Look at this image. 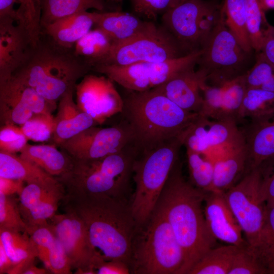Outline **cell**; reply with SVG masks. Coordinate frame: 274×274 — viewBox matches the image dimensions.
<instances>
[{
    "label": "cell",
    "mask_w": 274,
    "mask_h": 274,
    "mask_svg": "<svg viewBox=\"0 0 274 274\" xmlns=\"http://www.w3.org/2000/svg\"><path fill=\"white\" fill-rule=\"evenodd\" d=\"M207 192L184 178L180 159L173 168L155 208L165 217L182 249L185 262L181 274L191 268L212 248L216 239L205 218L203 204Z\"/></svg>",
    "instance_id": "obj_1"
},
{
    "label": "cell",
    "mask_w": 274,
    "mask_h": 274,
    "mask_svg": "<svg viewBox=\"0 0 274 274\" xmlns=\"http://www.w3.org/2000/svg\"><path fill=\"white\" fill-rule=\"evenodd\" d=\"M64 209L83 221L95 258L129 266L138 227L125 197L64 196Z\"/></svg>",
    "instance_id": "obj_2"
},
{
    "label": "cell",
    "mask_w": 274,
    "mask_h": 274,
    "mask_svg": "<svg viewBox=\"0 0 274 274\" xmlns=\"http://www.w3.org/2000/svg\"><path fill=\"white\" fill-rule=\"evenodd\" d=\"M126 90L121 113L139 154L180 139L198 115L183 110L154 89Z\"/></svg>",
    "instance_id": "obj_3"
},
{
    "label": "cell",
    "mask_w": 274,
    "mask_h": 274,
    "mask_svg": "<svg viewBox=\"0 0 274 274\" xmlns=\"http://www.w3.org/2000/svg\"><path fill=\"white\" fill-rule=\"evenodd\" d=\"M92 68L76 56L73 49L60 47L42 33L37 45L31 48L24 62L12 76L56 104L64 93L75 90L77 81Z\"/></svg>",
    "instance_id": "obj_4"
},
{
    "label": "cell",
    "mask_w": 274,
    "mask_h": 274,
    "mask_svg": "<svg viewBox=\"0 0 274 274\" xmlns=\"http://www.w3.org/2000/svg\"><path fill=\"white\" fill-rule=\"evenodd\" d=\"M139 155L130 145L103 157L72 159L70 168L57 179L67 197H125L132 179L133 165Z\"/></svg>",
    "instance_id": "obj_5"
},
{
    "label": "cell",
    "mask_w": 274,
    "mask_h": 274,
    "mask_svg": "<svg viewBox=\"0 0 274 274\" xmlns=\"http://www.w3.org/2000/svg\"><path fill=\"white\" fill-rule=\"evenodd\" d=\"M182 146L180 139H175L139 154L135 159L132 173L135 189L130 206L138 229L154 210L169 174L180 159Z\"/></svg>",
    "instance_id": "obj_6"
},
{
    "label": "cell",
    "mask_w": 274,
    "mask_h": 274,
    "mask_svg": "<svg viewBox=\"0 0 274 274\" xmlns=\"http://www.w3.org/2000/svg\"><path fill=\"white\" fill-rule=\"evenodd\" d=\"M135 235L129 264L135 274H181L183 251L163 215L155 208ZM136 235V234H135Z\"/></svg>",
    "instance_id": "obj_7"
},
{
    "label": "cell",
    "mask_w": 274,
    "mask_h": 274,
    "mask_svg": "<svg viewBox=\"0 0 274 274\" xmlns=\"http://www.w3.org/2000/svg\"><path fill=\"white\" fill-rule=\"evenodd\" d=\"M221 5L187 0L162 15V26L186 54L201 51L221 17Z\"/></svg>",
    "instance_id": "obj_8"
},
{
    "label": "cell",
    "mask_w": 274,
    "mask_h": 274,
    "mask_svg": "<svg viewBox=\"0 0 274 274\" xmlns=\"http://www.w3.org/2000/svg\"><path fill=\"white\" fill-rule=\"evenodd\" d=\"M201 51L197 65L209 85H222L244 75L251 67L253 52H247L240 45L226 25L222 12Z\"/></svg>",
    "instance_id": "obj_9"
},
{
    "label": "cell",
    "mask_w": 274,
    "mask_h": 274,
    "mask_svg": "<svg viewBox=\"0 0 274 274\" xmlns=\"http://www.w3.org/2000/svg\"><path fill=\"white\" fill-rule=\"evenodd\" d=\"M185 55L174 38L162 25L153 21L135 36L114 45L109 54L95 65L123 66L143 62H160Z\"/></svg>",
    "instance_id": "obj_10"
},
{
    "label": "cell",
    "mask_w": 274,
    "mask_h": 274,
    "mask_svg": "<svg viewBox=\"0 0 274 274\" xmlns=\"http://www.w3.org/2000/svg\"><path fill=\"white\" fill-rule=\"evenodd\" d=\"M201 52L196 51L160 62H143L123 66L97 64L92 67V71L108 77L126 90L147 91L197 65Z\"/></svg>",
    "instance_id": "obj_11"
},
{
    "label": "cell",
    "mask_w": 274,
    "mask_h": 274,
    "mask_svg": "<svg viewBox=\"0 0 274 274\" xmlns=\"http://www.w3.org/2000/svg\"><path fill=\"white\" fill-rule=\"evenodd\" d=\"M261 169L257 167L246 174L224 192L226 202L249 246L255 243L267 211L261 192Z\"/></svg>",
    "instance_id": "obj_12"
},
{
    "label": "cell",
    "mask_w": 274,
    "mask_h": 274,
    "mask_svg": "<svg viewBox=\"0 0 274 274\" xmlns=\"http://www.w3.org/2000/svg\"><path fill=\"white\" fill-rule=\"evenodd\" d=\"M132 144L130 131L123 121L109 127L93 126L60 144L74 159H90L117 153Z\"/></svg>",
    "instance_id": "obj_13"
},
{
    "label": "cell",
    "mask_w": 274,
    "mask_h": 274,
    "mask_svg": "<svg viewBox=\"0 0 274 274\" xmlns=\"http://www.w3.org/2000/svg\"><path fill=\"white\" fill-rule=\"evenodd\" d=\"M55 105L13 76L0 80L2 126L20 127L35 114H51V108H54Z\"/></svg>",
    "instance_id": "obj_14"
},
{
    "label": "cell",
    "mask_w": 274,
    "mask_h": 274,
    "mask_svg": "<svg viewBox=\"0 0 274 274\" xmlns=\"http://www.w3.org/2000/svg\"><path fill=\"white\" fill-rule=\"evenodd\" d=\"M114 82L108 77L87 74L75 88L77 105L90 115L97 124L121 113L123 99L116 89Z\"/></svg>",
    "instance_id": "obj_15"
},
{
    "label": "cell",
    "mask_w": 274,
    "mask_h": 274,
    "mask_svg": "<svg viewBox=\"0 0 274 274\" xmlns=\"http://www.w3.org/2000/svg\"><path fill=\"white\" fill-rule=\"evenodd\" d=\"M236 122L210 119L199 114L180 139L186 149L212 156L244 139Z\"/></svg>",
    "instance_id": "obj_16"
},
{
    "label": "cell",
    "mask_w": 274,
    "mask_h": 274,
    "mask_svg": "<svg viewBox=\"0 0 274 274\" xmlns=\"http://www.w3.org/2000/svg\"><path fill=\"white\" fill-rule=\"evenodd\" d=\"M48 222L62 244L76 273L93 274L91 267L95 256L90 245L85 225L74 212L64 209Z\"/></svg>",
    "instance_id": "obj_17"
},
{
    "label": "cell",
    "mask_w": 274,
    "mask_h": 274,
    "mask_svg": "<svg viewBox=\"0 0 274 274\" xmlns=\"http://www.w3.org/2000/svg\"><path fill=\"white\" fill-rule=\"evenodd\" d=\"M244 75L220 86L206 82L201 88L203 101L198 114L212 119L241 122V109L247 89Z\"/></svg>",
    "instance_id": "obj_18"
},
{
    "label": "cell",
    "mask_w": 274,
    "mask_h": 274,
    "mask_svg": "<svg viewBox=\"0 0 274 274\" xmlns=\"http://www.w3.org/2000/svg\"><path fill=\"white\" fill-rule=\"evenodd\" d=\"M204 214L208 228L216 240L238 247L248 244L243 231L230 209L224 193L207 192L203 204Z\"/></svg>",
    "instance_id": "obj_19"
},
{
    "label": "cell",
    "mask_w": 274,
    "mask_h": 274,
    "mask_svg": "<svg viewBox=\"0 0 274 274\" xmlns=\"http://www.w3.org/2000/svg\"><path fill=\"white\" fill-rule=\"evenodd\" d=\"M195 66L182 71L153 89L183 110L198 114L202 105L201 88L206 82V77Z\"/></svg>",
    "instance_id": "obj_20"
},
{
    "label": "cell",
    "mask_w": 274,
    "mask_h": 274,
    "mask_svg": "<svg viewBox=\"0 0 274 274\" xmlns=\"http://www.w3.org/2000/svg\"><path fill=\"white\" fill-rule=\"evenodd\" d=\"M33 47L26 30L12 21H0V80L11 77Z\"/></svg>",
    "instance_id": "obj_21"
},
{
    "label": "cell",
    "mask_w": 274,
    "mask_h": 274,
    "mask_svg": "<svg viewBox=\"0 0 274 274\" xmlns=\"http://www.w3.org/2000/svg\"><path fill=\"white\" fill-rule=\"evenodd\" d=\"M212 191L224 193L247 174V154L244 139L214 153Z\"/></svg>",
    "instance_id": "obj_22"
},
{
    "label": "cell",
    "mask_w": 274,
    "mask_h": 274,
    "mask_svg": "<svg viewBox=\"0 0 274 274\" xmlns=\"http://www.w3.org/2000/svg\"><path fill=\"white\" fill-rule=\"evenodd\" d=\"M241 129L247 154V173L274 158V114L249 121Z\"/></svg>",
    "instance_id": "obj_23"
},
{
    "label": "cell",
    "mask_w": 274,
    "mask_h": 274,
    "mask_svg": "<svg viewBox=\"0 0 274 274\" xmlns=\"http://www.w3.org/2000/svg\"><path fill=\"white\" fill-rule=\"evenodd\" d=\"M95 12L83 11L58 19L42 29V33L62 48L73 49L76 43L95 25Z\"/></svg>",
    "instance_id": "obj_24"
},
{
    "label": "cell",
    "mask_w": 274,
    "mask_h": 274,
    "mask_svg": "<svg viewBox=\"0 0 274 274\" xmlns=\"http://www.w3.org/2000/svg\"><path fill=\"white\" fill-rule=\"evenodd\" d=\"M153 21L118 11L95 12L94 26L104 31L114 45L124 42L147 29Z\"/></svg>",
    "instance_id": "obj_25"
},
{
    "label": "cell",
    "mask_w": 274,
    "mask_h": 274,
    "mask_svg": "<svg viewBox=\"0 0 274 274\" xmlns=\"http://www.w3.org/2000/svg\"><path fill=\"white\" fill-rule=\"evenodd\" d=\"M19 153L21 158L34 163L56 178L67 171L72 163V159L67 153L58 150L53 145L27 144Z\"/></svg>",
    "instance_id": "obj_26"
},
{
    "label": "cell",
    "mask_w": 274,
    "mask_h": 274,
    "mask_svg": "<svg viewBox=\"0 0 274 274\" xmlns=\"http://www.w3.org/2000/svg\"><path fill=\"white\" fill-rule=\"evenodd\" d=\"M0 177L20 180L26 184H51L58 181L56 177L19 155L1 151Z\"/></svg>",
    "instance_id": "obj_27"
},
{
    "label": "cell",
    "mask_w": 274,
    "mask_h": 274,
    "mask_svg": "<svg viewBox=\"0 0 274 274\" xmlns=\"http://www.w3.org/2000/svg\"><path fill=\"white\" fill-rule=\"evenodd\" d=\"M42 29L55 21L75 13L94 9L105 12L110 7L107 0H39Z\"/></svg>",
    "instance_id": "obj_28"
},
{
    "label": "cell",
    "mask_w": 274,
    "mask_h": 274,
    "mask_svg": "<svg viewBox=\"0 0 274 274\" xmlns=\"http://www.w3.org/2000/svg\"><path fill=\"white\" fill-rule=\"evenodd\" d=\"M113 45L111 38L102 29L95 27L76 43L73 51L76 56L93 67L109 54Z\"/></svg>",
    "instance_id": "obj_29"
},
{
    "label": "cell",
    "mask_w": 274,
    "mask_h": 274,
    "mask_svg": "<svg viewBox=\"0 0 274 274\" xmlns=\"http://www.w3.org/2000/svg\"><path fill=\"white\" fill-rule=\"evenodd\" d=\"M238 248L227 244L212 248L188 274H228Z\"/></svg>",
    "instance_id": "obj_30"
},
{
    "label": "cell",
    "mask_w": 274,
    "mask_h": 274,
    "mask_svg": "<svg viewBox=\"0 0 274 274\" xmlns=\"http://www.w3.org/2000/svg\"><path fill=\"white\" fill-rule=\"evenodd\" d=\"M0 242L14 265L22 261H35L37 247L27 232L0 228Z\"/></svg>",
    "instance_id": "obj_31"
},
{
    "label": "cell",
    "mask_w": 274,
    "mask_h": 274,
    "mask_svg": "<svg viewBox=\"0 0 274 274\" xmlns=\"http://www.w3.org/2000/svg\"><path fill=\"white\" fill-rule=\"evenodd\" d=\"M274 114V92L259 88H247L242 104L240 118L253 121Z\"/></svg>",
    "instance_id": "obj_32"
},
{
    "label": "cell",
    "mask_w": 274,
    "mask_h": 274,
    "mask_svg": "<svg viewBox=\"0 0 274 274\" xmlns=\"http://www.w3.org/2000/svg\"><path fill=\"white\" fill-rule=\"evenodd\" d=\"M249 247L266 274H274V207L267 209L257 239L253 246Z\"/></svg>",
    "instance_id": "obj_33"
},
{
    "label": "cell",
    "mask_w": 274,
    "mask_h": 274,
    "mask_svg": "<svg viewBox=\"0 0 274 274\" xmlns=\"http://www.w3.org/2000/svg\"><path fill=\"white\" fill-rule=\"evenodd\" d=\"M221 10L226 25L240 45L247 52L254 51L247 28L244 0H224Z\"/></svg>",
    "instance_id": "obj_34"
},
{
    "label": "cell",
    "mask_w": 274,
    "mask_h": 274,
    "mask_svg": "<svg viewBox=\"0 0 274 274\" xmlns=\"http://www.w3.org/2000/svg\"><path fill=\"white\" fill-rule=\"evenodd\" d=\"M191 183L197 188L209 192L212 191L214 179V160L205 153L186 149Z\"/></svg>",
    "instance_id": "obj_35"
},
{
    "label": "cell",
    "mask_w": 274,
    "mask_h": 274,
    "mask_svg": "<svg viewBox=\"0 0 274 274\" xmlns=\"http://www.w3.org/2000/svg\"><path fill=\"white\" fill-rule=\"evenodd\" d=\"M246 23L250 42L255 53L260 51L264 35L269 24L259 0H244Z\"/></svg>",
    "instance_id": "obj_36"
},
{
    "label": "cell",
    "mask_w": 274,
    "mask_h": 274,
    "mask_svg": "<svg viewBox=\"0 0 274 274\" xmlns=\"http://www.w3.org/2000/svg\"><path fill=\"white\" fill-rule=\"evenodd\" d=\"M256 53L255 63L244 75L246 87L274 92V65L260 52Z\"/></svg>",
    "instance_id": "obj_37"
},
{
    "label": "cell",
    "mask_w": 274,
    "mask_h": 274,
    "mask_svg": "<svg viewBox=\"0 0 274 274\" xmlns=\"http://www.w3.org/2000/svg\"><path fill=\"white\" fill-rule=\"evenodd\" d=\"M54 124L53 140L59 145L89 127L97 125L90 115L83 111L70 119L54 121Z\"/></svg>",
    "instance_id": "obj_38"
},
{
    "label": "cell",
    "mask_w": 274,
    "mask_h": 274,
    "mask_svg": "<svg viewBox=\"0 0 274 274\" xmlns=\"http://www.w3.org/2000/svg\"><path fill=\"white\" fill-rule=\"evenodd\" d=\"M0 228L21 232H28V230L18 203L12 196L2 193H0Z\"/></svg>",
    "instance_id": "obj_39"
},
{
    "label": "cell",
    "mask_w": 274,
    "mask_h": 274,
    "mask_svg": "<svg viewBox=\"0 0 274 274\" xmlns=\"http://www.w3.org/2000/svg\"><path fill=\"white\" fill-rule=\"evenodd\" d=\"M54 125V118L51 114H35L20 128L28 140L44 142L53 135Z\"/></svg>",
    "instance_id": "obj_40"
},
{
    "label": "cell",
    "mask_w": 274,
    "mask_h": 274,
    "mask_svg": "<svg viewBox=\"0 0 274 274\" xmlns=\"http://www.w3.org/2000/svg\"><path fill=\"white\" fill-rule=\"evenodd\" d=\"M134 12L139 17L155 20L181 3V0H130Z\"/></svg>",
    "instance_id": "obj_41"
},
{
    "label": "cell",
    "mask_w": 274,
    "mask_h": 274,
    "mask_svg": "<svg viewBox=\"0 0 274 274\" xmlns=\"http://www.w3.org/2000/svg\"><path fill=\"white\" fill-rule=\"evenodd\" d=\"M228 274H266L248 245L239 247Z\"/></svg>",
    "instance_id": "obj_42"
},
{
    "label": "cell",
    "mask_w": 274,
    "mask_h": 274,
    "mask_svg": "<svg viewBox=\"0 0 274 274\" xmlns=\"http://www.w3.org/2000/svg\"><path fill=\"white\" fill-rule=\"evenodd\" d=\"M28 140L19 126L7 125L1 127V151L12 154L20 152Z\"/></svg>",
    "instance_id": "obj_43"
},
{
    "label": "cell",
    "mask_w": 274,
    "mask_h": 274,
    "mask_svg": "<svg viewBox=\"0 0 274 274\" xmlns=\"http://www.w3.org/2000/svg\"><path fill=\"white\" fill-rule=\"evenodd\" d=\"M50 272L54 274L72 273V267L64 248L56 236L50 249Z\"/></svg>",
    "instance_id": "obj_44"
},
{
    "label": "cell",
    "mask_w": 274,
    "mask_h": 274,
    "mask_svg": "<svg viewBox=\"0 0 274 274\" xmlns=\"http://www.w3.org/2000/svg\"><path fill=\"white\" fill-rule=\"evenodd\" d=\"M266 162L269 164L264 168L259 167L262 172L261 192L266 208L270 209L274 207V158Z\"/></svg>",
    "instance_id": "obj_45"
},
{
    "label": "cell",
    "mask_w": 274,
    "mask_h": 274,
    "mask_svg": "<svg viewBox=\"0 0 274 274\" xmlns=\"http://www.w3.org/2000/svg\"><path fill=\"white\" fill-rule=\"evenodd\" d=\"M93 274H129L131 273L128 264L116 260H104L95 258L91 267Z\"/></svg>",
    "instance_id": "obj_46"
},
{
    "label": "cell",
    "mask_w": 274,
    "mask_h": 274,
    "mask_svg": "<svg viewBox=\"0 0 274 274\" xmlns=\"http://www.w3.org/2000/svg\"><path fill=\"white\" fill-rule=\"evenodd\" d=\"M259 52L274 65V26L270 24L265 31Z\"/></svg>",
    "instance_id": "obj_47"
},
{
    "label": "cell",
    "mask_w": 274,
    "mask_h": 274,
    "mask_svg": "<svg viewBox=\"0 0 274 274\" xmlns=\"http://www.w3.org/2000/svg\"><path fill=\"white\" fill-rule=\"evenodd\" d=\"M24 183L20 180L0 177V193L9 196L19 195L24 187Z\"/></svg>",
    "instance_id": "obj_48"
},
{
    "label": "cell",
    "mask_w": 274,
    "mask_h": 274,
    "mask_svg": "<svg viewBox=\"0 0 274 274\" xmlns=\"http://www.w3.org/2000/svg\"><path fill=\"white\" fill-rule=\"evenodd\" d=\"M20 0H0V21L17 20V11L14 9L15 4H19Z\"/></svg>",
    "instance_id": "obj_49"
},
{
    "label": "cell",
    "mask_w": 274,
    "mask_h": 274,
    "mask_svg": "<svg viewBox=\"0 0 274 274\" xmlns=\"http://www.w3.org/2000/svg\"><path fill=\"white\" fill-rule=\"evenodd\" d=\"M14 264L0 242V274L8 273Z\"/></svg>",
    "instance_id": "obj_50"
},
{
    "label": "cell",
    "mask_w": 274,
    "mask_h": 274,
    "mask_svg": "<svg viewBox=\"0 0 274 274\" xmlns=\"http://www.w3.org/2000/svg\"><path fill=\"white\" fill-rule=\"evenodd\" d=\"M49 271L45 268H39L33 263L25 269L23 274H46Z\"/></svg>",
    "instance_id": "obj_51"
},
{
    "label": "cell",
    "mask_w": 274,
    "mask_h": 274,
    "mask_svg": "<svg viewBox=\"0 0 274 274\" xmlns=\"http://www.w3.org/2000/svg\"><path fill=\"white\" fill-rule=\"evenodd\" d=\"M263 10L267 11L274 9V0H259Z\"/></svg>",
    "instance_id": "obj_52"
},
{
    "label": "cell",
    "mask_w": 274,
    "mask_h": 274,
    "mask_svg": "<svg viewBox=\"0 0 274 274\" xmlns=\"http://www.w3.org/2000/svg\"><path fill=\"white\" fill-rule=\"evenodd\" d=\"M123 0H107V3L111 7L112 5L121 3Z\"/></svg>",
    "instance_id": "obj_53"
},
{
    "label": "cell",
    "mask_w": 274,
    "mask_h": 274,
    "mask_svg": "<svg viewBox=\"0 0 274 274\" xmlns=\"http://www.w3.org/2000/svg\"><path fill=\"white\" fill-rule=\"evenodd\" d=\"M186 1H187V0H181V3L184 2ZM181 3H180V4H181Z\"/></svg>",
    "instance_id": "obj_54"
}]
</instances>
